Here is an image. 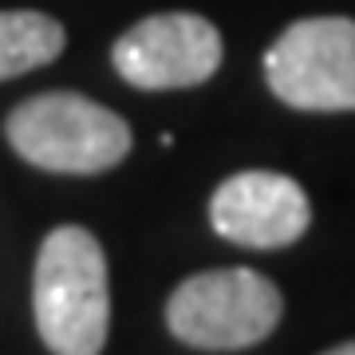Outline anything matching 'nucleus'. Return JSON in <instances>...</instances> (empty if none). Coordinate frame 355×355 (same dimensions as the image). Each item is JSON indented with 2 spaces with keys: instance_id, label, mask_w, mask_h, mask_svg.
<instances>
[{
  "instance_id": "obj_3",
  "label": "nucleus",
  "mask_w": 355,
  "mask_h": 355,
  "mask_svg": "<svg viewBox=\"0 0 355 355\" xmlns=\"http://www.w3.org/2000/svg\"><path fill=\"white\" fill-rule=\"evenodd\" d=\"M284 300L265 272L214 268L182 280L166 300V324L182 343L202 352H241L268 340Z\"/></svg>"
},
{
  "instance_id": "obj_4",
  "label": "nucleus",
  "mask_w": 355,
  "mask_h": 355,
  "mask_svg": "<svg viewBox=\"0 0 355 355\" xmlns=\"http://www.w3.org/2000/svg\"><path fill=\"white\" fill-rule=\"evenodd\" d=\"M265 79L296 111H355V20L308 16L277 36Z\"/></svg>"
},
{
  "instance_id": "obj_1",
  "label": "nucleus",
  "mask_w": 355,
  "mask_h": 355,
  "mask_svg": "<svg viewBox=\"0 0 355 355\" xmlns=\"http://www.w3.org/2000/svg\"><path fill=\"white\" fill-rule=\"evenodd\" d=\"M32 312L51 355H99L111 328V277L95 233L51 229L36 257Z\"/></svg>"
},
{
  "instance_id": "obj_7",
  "label": "nucleus",
  "mask_w": 355,
  "mask_h": 355,
  "mask_svg": "<svg viewBox=\"0 0 355 355\" xmlns=\"http://www.w3.org/2000/svg\"><path fill=\"white\" fill-rule=\"evenodd\" d=\"M67 44V32L60 20L44 12H0V79H16L24 71L51 64Z\"/></svg>"
},
{
  "instance_id": "obj_2",
  "label": "nucleus",
  "mask_w": 355,
  "mask_h": 355,
  "mask_svg": "<svg viewBox=\"0 0 355 355\" xmlns=\"http://www.w3.org/2000/svg\"><path fill=\"white\" fill-rule=\"evenodd\" d=\"M8 142L51 174H103L130 154V127L79 91H44L8 114Z\"/></svg>"
},
{
  "instance_id": "obj_8",
  "label": "nucleus",
  "mask_w": 355,
  "mask_h": 355,
  "mask_svg": "<svg viewBox=\"0 0 355 355\" xmlns=\"http://www.w3.org/2000/svg\"><path fill=\"white\" fill-rule=\"evenodd\" d=\"M324 355H355V343H340V347H331V352Z\"/></svg>"
},
{
  "instance_id": "obj_5",
  "label": "nucleus",
  "mask_w": 355,
  "mask_h": 355,
  "mask_svg": "<svg viewBox=\"0 0 355 355\" xmlns=\"http://www.w3.org/2000/svg\"><path fill=\"white\" fill-rule=\"evenodd\" d=\"M111 60L139 91L198 87L221 67V32L198 12L146 16L119 36Z\"/></svg>"
},
{
  "instance_id": "obj_6",
  "label": "nucleus",
  "mask_w": 355,
  "mask_h": 355,
  "mask_svg": "<svg viewBox=\"0 0 355 355\" xmlns=\"http://www.w3.org/2000/svg\"><path fill=\"white\" fill-rule=\"evenodd\" d=\"M209 221L217 237L245 249H284L304 237L312 221V205L304 190L288 174L272 170H245L225 178L214 190Z\"/></svg>"
}]
</instances>
